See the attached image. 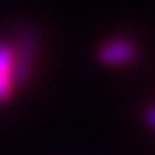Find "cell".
I'll return each mask as SVG.
<instances>
[{"mask_svg":"<svg viewBox=\"0 0 155 155\" xmlns=\"http://www.w3.org/2000/svg\"><path fill=\"white\" fill-rule=\"evenodd\" d=\"M19 80V61H17V50L9 41H0V104H7Z\"/></svg>","mask_w":155,"mask_h":155,"instance_id":"6da1fadb","label":"cell"},{"mask_svg":"<svg viewBox=\"0 0 155 155\" xmlns=\"http://www.w3.org/2000/svg\"><path fill=\"white\" fill-rule=\"evenodd\" d=\"M136 45L127 39H112L106 45L99 48L97 56H99V63L108 65V67H123L129 65L134 58H136Z\"/></svg>","mask_w":155,"mask_h":155,"instance_id":"7a4b0ae2","label":"cell"},{"mask_svg":"<svg viewBox=\"0 0 155 155\" xmlns=\"http://www.w3.org/2000/svg\"><path fill=\"white\" fill-rule=\"evenodd\" d=\"M147 121H149V125H151V127H155V106H153V108H149V112H147Z\"/></svg>","mask_w":155,"mask_h":155,"instance_id":"3957f363","label":"cell"}]
</instances>
